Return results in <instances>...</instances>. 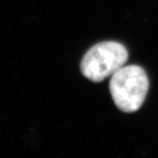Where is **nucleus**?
<instances>
[{
    "label": "nucleus",
    "mask_w": 158,
    "mask_h": 158,
    "mask_svg": "<svg viewBox=\"0 0 158 158\" xmlns=\"http://www.w3.org/2000/svg\"><path fill=\"white\" fill-rule=\"evenodd\" d=\"M148 90V79L140 66H123L112 75V98L117 107L125 113H134L141 107Z\"/></svg>",
    "instance_id": "f257e3e1"
},
{
    "label": "nucleus",
    "mask_w": 158,
    "mask_h": 158,
    "mask_svg": "<svg viewBox=\"0 0 158 158\" xmlns=\"http://www.w3.org/2000/svg\"><path fill=\"white\" fill-rule=\"evenodd\" d=\"M128 54L123 45L104 41L90 48L81 62V71L93 82H101L124 66Z\"/></svg>",
    "instance_id": "f03ea898"
}]
</instances>
